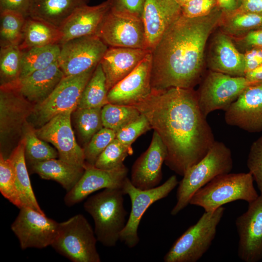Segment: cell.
I'll use <instances>...</instances> for the list:
<instances>
[{"label":"cell","instance_id":"obj_37","mask_svg":"<svg viewBox=\"0 0 262 262\" xmlns=\"http://www.w3.org/2000/svg\"><path fill=\"white\" fill-rule=\"evenodd\" d=\"M101 109L77 108L73 112L76 128L85 145L102 128Z\"/></svg>","mask_w":262,"mask_h":262},{"label":"cell","instance_id":"obj_12","mask_svg":"<svg viewBox=\"0 0 262 262\" xmlns=\"http://www.w3.org/2000/svg\"><path fill=\"white\" fill-rule=\"evenodd\" d=\"M19 209L11 228L21 249H42L51 246L57 234L59 223L29 207Z\"/></svg>","mask_w":262,"mask_h":262},{"label":"cell","instance_id":"obj_50","mask_svg":"<svg viewBox=\"0 0 262 262\" xmlns=\"http://www.w3.org/2000/svg\"><path fill=\"white\" fill-rule=\"evenodd\" d=\"M244 77L251 84L262 82V63L254 69L246 73Z\"/></svg>","mask_w":262,"mask_h":262},{"label":"cell","instance_id":"obj_19","mask_svg":"<svg viewBox=\"0 0 262 262\" xmlns=\"http://www.w3.org/2000/svg\"><path fill=\"white\" fill-rule=\"evenodd\" d=\"M151 66V51L133 71L108 92L109 103L134 105L149 96L152 91Z\"/></svg>","mask_w":262,"mask_h":262},{"label":"cell","instance_id":"obj_24","mask_svg":"<svg viewBox=\"0 0 262 262\" xmlns=\"http://www.w3.org/2000/svg\"><path fill=\"white\" fill-rule=\"evenodd\" d=\"M112 2L107 0L97 5L85 4L78 8L60 29L62 34L60 45L75 38L95 34Z\"/></svg>","mask_w":262,"mask_h":262},{"label":"cell","instance_id":"obj_6","mask_svg":"<svg viewBox=\"0 0 262 262\" xmlns=\"http://www.w3.org/2000/svg\"><path fill=\"white\" fill-rule=\"evenodd\" d=\"M225 207L205 212L194 225L190 226L174 243L164 257V262H196L211 246L216 234Z\"/></svg>","mask_w":262,"mask_h":262},{"label":"cell","instance_id":"obj_40","mask_svg":"<svg viewBox=\"0 0 262 262\" xmlns=\"http://www.w3.org/2000/svg\"><path fill=\"white\" fill-rule=\"evenodd\" d=\"M116 138V132L102 128L97 132L83 148L85 163L94 165L102 152Z\"/></svg>","mask_w":262,"mask_h":262},{"label":"cell","instance_id":"obj_41","mask_svg":"<svg viewBox=\"0 0 262 262\" xmlns=\"http://www.w3.org/2000/svg\"><path fill=\"white\" fill-rule=\"evenodd\" d=\"M151 129L147 117L141 114L136 119L116 132L115 138L123 145L131 147L132 144L138 137Z\"/></svg>","mask_w":262,"mask_h":262},{"label":"cell","instance_id":"obj_15","mask_svg":"<svg viewBox=\"0 0 262 262\" xmlns=\"http://www.w3.org/2000/svg\"><path fill=\"white\" fill-rule=\"evenodd\" d=\"M34 106L20 93L17 85L0 87V146L22 135Z\"/></svg>","mask_w":262,"mask_h":262},{"label":"cell","instance_id":"obj_44","mask_svg":"<svg viewBox=\"0 0 262 262\" xmlns=\"http://www.w3.org/2000/svg\"><path fill=\"white\" fill-rule=\"evenodd\" d=\"M145 0H112L111 10L142 19Z\"/></svg>","mask_w":262,"mask_h":262},{"label":"cell","instance_id":"obj_48","mask_svg":"<svg viewBox=\"0 0 262 262\" xmlns=\"http://www.w3.org/2000/svg\"><path fill=\"white\" fill-rule=\"evenodd\" d=\"M217 6L224 15H228L238 11L242 0H216Z\"/></svg>","mask_w":262,"mask_h":262},{"label":"cell","instance_id":"obj_28","mask_svg":"<svg viewBox=\"0 0 262 262\" xmlns=\"http://www.w3.org/2000/svg\"><path fill=\"white\" fill-rule=\"evenodd\" d=\"M12 166L16 186L22 207L32 208L41 213L32 187L25 157V140L22 137L8 158Z\"/></svg>","mask_w":262,"mask_h":262},{"label":"cell","instance_id":"obj_34","mask_svg":"<svg viewBox=\"0 0 262 262\" xmlns=\"http://www.w3.org/2000/svg\"><path fill=\"white\" fill-rule=\"evenodd\" d=\"M22 50L19 46L0 48V86L17 85L19 82Z\"/></svg>","mask_w":262,"mask_h":262},{"label":"cell","instance_id":"obj_46","mask_svg":"<svg viewBox=\"0 0 262 262\" xmlns=\"http://www.w3.org/2000/svg\"><path fill=\"white\" fill-rule=\"evenodd\" d=\"M31 0H0V11H14L19 13L27 17Z\"/></svg>","mask_w":262,"mask_h":262},{"label":"cell","instance_id":"obj_4","mask_svg":"<svg viewBox=\"0 0 262 262\" xmlns=\"http://www.w3.org/2000/svg\"><path fill=\"white\" fill-rule=\"evenodd\" d=\"M233 168L230 149L223 142L215 141L206 155L190 167L179 182L177 201L171 211L176 215L189 204L194 194L213 178L230 173Z\"/></svg>","mask_w":262,"mask_h":262},{"label":"cell","instance_id":"obj_23","mask_svg":"<svg viewBox=\"0 0 262 262\" xmlns=\"http://www.w3.org/2000/svg\"><path fill=\"white\" fill-rule=\"evenodd\" d=\"M151 51L147 49L110 47L100 62L108 92L133 71Z\"/></svg>","mask_w":262,"mask_h":262},{"label":"cell","instance_id":"obj_25","mask_svg":"<svg viewBox=\"0 0 262 262\" xmlns=\"http://www.w3.org/2000/svg\"><path fill=\"white\" fill-rule=\"evenodd\" d=\"M64 76L57 61L20 80L17 87L20 93L35 105L45 100Z\"/></svg>","mask_w":262,"mask_h":262},{"label":"cell","instance_id":"obj_1","mask_svg":"<svg viewBox=\"0 0 262 262\" xmlns=\"http://www.w3.org/2000/svg\"><path fill=\"white\" fill-rule=\"evenodd\" d=\"M133 106L161 137L167 152L164 163L179 175L183 176L200 161L215 141L194 88L152 90L149 96Z\"/></svg>","mask_w":262,"mask_h":262},{"label":"cell","instance_id":"obj_39","mask_svg":"<svg viewBox=\"0 0 262 262\" xmlns=\"http://www.w3.org/2000/svg\"><path fill=\"white\" fill-rule=\"evenodd\" d=\"M0 192L10 202L20 209L22 205L16 186L14 173L8 158L0 154Z\"/></svg>","mask_w":262,"mask_h":262},{"label":"cell","instance_id":"obj_49","mask_svg":"<svg viewBox=\"0 0 262 262\" xmlns=\"http://www.w3.org/2000/svg\"><path fill=\"white\" fill-rule=\"evenodd\" d=\"M241 11L262 13V0H242Z\"/></svg>","mask_w":262,"mask_h":262},{"label":"cell","instance_id":"obj_17","mask_svg":"<svg viewBox=\"0 0 262 262\" xmlns=\"http://www.w3.org/2000/svg\"><path fill=\"white\" fill-rule=\"evenodd\" d=\"M226 123L250 132L262 131V82L248 85L225 111Z\"/></svg>","mask_w":262,"mask_h":262},{"label":"cell","instance_id":"obj_3","mask_svg":"<svg viewBox=\"0 0 262 262\" xmlns=\"http://www.w3.org/2000/svg\"><path fill=\"white\" fill-rule=\"evenodd\" d=\"M122 188H106L89 197L83 207L93 218L98 241L107 247H114L127 223Z\"/></svg>","mask_w":262,"mask_h":262},{"label":"cell","instance_id":"obj_10","mask_svg":"<svg viewBox=\"0 0 262 262\" xmlns=\"http://www.w3.org/2000/svg\"><path fill=\"white\" fill-rule=\"evenodd\" d=\"M250 84L245 77L209 70L196 91L202 114L206 117L215 110L225 111Z\"/></svg>","mask_w":262,"mask_h":262},{"label":"cell","instance_id":"obj_35","mask_svg":"<svg viewBox=\"0 0 262 262\" xmlns=\"http://www.w3.org/2000/svg\"><path fill=\"white\" fill-rule=\"evenodd\" d=\"M26 18L24 15L16 12H0V48L19 46Z\"/></svg>","mask_w":262,"mask_h":262},{"label":"cell","instance_id":"obj_51","mask_svg":"<svg viewBox=\"0 0 262 262\" xmlns=\"http://www.w3.org/2000/svg\"><path fill=\"white\" fill-rule=\"evenodd\" d=\"M180 6L184 5L192 0H176Z\"/></svg>","mask_w":262,"mask_h":262},{"label":"cell","instance_id":"obj_33","mask_svg":"<svg viewBox=\"0 0 262 262\" xmlns=\"http://www.w3.org/2000/svg\"><path fill=\"white\" fill-rule=\"evenodd\" d=\"M25 140V157L27 165H31L59 157L58 151L37 136L35 128L28 121L22 133Z\"/></svg>","mask_w":262,"mask_h":262},{"label":"cell","instance_id":"obj_9","mask_svg":"<svg viewBox=\"0 0 262 262\" xmlns=\"http://www.w3.org/2000/svg\"><path fill=\"white\" fill-rule=\"evenodd\" d=\"M176 175L170 177L163 184L156 187L141 190L135 187L127 177L122 190L124 195L129 196L131 202V210L126 225L121 232L120 240L130 248L139 243L138 227L145 212L155 202L166 197L178 185Z\"/></svg>","mask_w":262,"mask_h":262},{"label":"cell","instance_id":"obj_27","mask_svg":"<svg viewBox=\"0 0 262 262\" xmlns=\"http://www.w3.org/2000/svg\"><path fill=\"white\" fill-rule=\"evenodd\" d=\"M30 167L32 173L38 174L42 179L57 181L67 192L78 182L85 169V167L56 158L40 162Z\"/></svg>","mask_w":262,"mask_h":262},{"label":"cell","instance_id":"obj_8","mask_svg":"<svg viewBox=\"0 0 262 262\" xmlns=\"http://www.w3.org/2000/svg\"><path fill=\"white\" fill-rule=\"evenodd\" d=\"M96 67L80 74L64 76L45 100L34 105L30 123L38 128L59 114L75 110Z\"/></svg>","mask_w":262,"mask_h":262},{"label":"cell","instance_id":"obj_20","mask_svg":"<svg viewBox=\"0 0 262 262\" xmlns=\"http://www.w3.org/2000/svg\"><path fill=\"white\" fill-rule=\"evenodd\" d=\"M166 147L154 131L147 149L134 163L130 180L136 187L148 190L158 186L162 180V166L167 156Z\"/></svg>","mask_w":262,"mask_h":262},{"label":"cell","instance_id":"obj_22","mask_svg":"<svg viewBox=\"0 0 262 262\" xmlns=\"http://www.w3.org/2000/svg\"><path fill=\"white\" fill-rule=\"evenodd\" d=\"M207 55L210 70L232 76L244 77V54L236 47L231 38L218 30L213 34Z\"/></svg>","mask_w":262,"mask_h":262},{"label":"cell","instance_id":"obj_42","mask_svg":"<svg viewBox=\"0 0 262 262\" xmlns=\"http://www.w3.org/2000/svg\"><path fill=\"white\" fill-rule=\"evenodd\" d=\"M247 166L262 195V136L252 144L247 159Z\"/></svg>","mask_w":262,"mask_h":262},{"label":"cell","instance_id":"obj_30","mask_svg":"<svg viewBox=\"0 0 262 262\" xmlns=\"http://www.w3.org/2000/svg\"><path fill=\"white\" fill-rule=\"evenodd\" d=\"M60 50L61 46L58 44L22 50L19 80L58 61Z\"/></svg>","mask_w":262,"mask_h":262},{"label":"cell","instance_id":"obj_5","mask_svg":"<svg viewBox=\"0 0 262 262\" xmlns=\"http://www.w3.org/2000/svg\"><path fill=\"white\" fill-rule=\"evenodd\" d=\"M254 181L249 172L220 175L197 190L192 196L189 204L210 212L236 200L250 203L259 196Z\"/></svg>","mask_w":262,"mask_h":262},{"label":"cell","instance_id":"obj_47","mask_svg":"<svg viewBox=\"0 0 262 262\" xmlns=\"http://www.w3.org/2000/svg\"><path fill=\"white\" fill-rule=\"evenodd\" d=\"M243 53L245 63V74L254 69L262 63V48L251 49Z\"/></svg>","mask_w":262,"mask_h":262},{"label":"cell","instance_id":"obj_14","mask_svg":"<svg viewBox=\"0 0 262 262\" xmlns=\"http://www.w3.org/2000/svg\"><path fill=\"white\" fill-rule=\"evenodd\" d=\"M73 112L68 111L57 115L41 127L35 128V132L40 139L53 145L59 159L85 167L84 150L77 143L71 127Z\"/></svg>","mask_w":262,"mask_h":262},{"label":"cell","instance_id":"obj_2","mask_svg":"<svg viewBox=\"0 0 262 262\" xmlns=\"http://www.w3.org/2000/svg\"><path fill=\"white\" fill-rule=\"evenodd\" d=\"M222 15L218 7L204 16L181 14L170 25L151 51L152 90L194 88L203 73L207 42Z\"/></svg>","mask_w":262,"mask_h":262},{"label":"cell","instance_id":"obj_18","mask_svg":"<svg viewBox=\"0 0 262 262\" xmlns=\"http://www.w3.org/2000/svg\"><path fill=\"white\" fill-rule=\"evenodd\" d=\"M128 168L124 164L114 169L106 170L86 164L83 175L65 196V204L72 206L101 189L122 188L128 177Z\"/></svg>","mask_w":262,"mask_h":262},{"label":"cell","instance_id":"obj_21","mask_svg":"<svg viewBox=\"0 0 262 262\" xmlns=\"http://www.w3.org/2000/svg\"><path fill=\"white\" fill-rule=\"evenodd\" d=\"M181 14V6L176 0H145L142 19L148 49H153Z\"/></svg>","mask_w":262,"mask_h":262},{"label":"cell","instance_id":"obj_7","mask_svg":"<svg viewBox=\"0 0 262 262\" xmlns=\"http://www.w3.org/2000/svg\"><path fill=\"white\" fill-rule=\"evenodd\" d=\"M97 241L89 222L82 214H77L59 223L57 234L51 246L73 262H100Z\"/></svg>","mask_w":262,"mask_h":262},{"label":"cell","instance_id":"obj_43","mask_svg":"<svg viewBox=\"0 0 262 262\" xmlns=\"http://www.w3.org/2000/svg\"><path fill=\"white\" fill-rule=\"evenodd\" d=\"M218 7L216 0H192L181 6L182 15L195 18L209 15Z\"/></svg>","mask_w":262,"mask_h":262},{"label":"cell","instance_id":"obj_11","mask_svg":"<svg viewBox=\"0 0 262 262\" xmlns=\"http://www.w3.org/2000/svg\"><path fill=\"white\" fill-rule=\"evenodd\" d=\"M60 46L58 63L65 76L80 74L96 67L108 49L95 34L75 38Z\"/></svg>","mask_w":262,"mask_h":262},{"label":"cell","instance_id":"obj_36","mask_svg":"<svg viewBox=\"0 0 262 262\" xmlns=\"http://www.w3.org/2000/svg\"><path fill=\"white\" fill-rule=\"evenodd\" d=\"M140 115V111L133 105L108 103L101 109L103 127L111 129L115 132L136 119Z\"/></svg>","mask_w":262,"mask_h":262},{"label":"cell","instance_id":"obj_32","mask_svg":"<svg viewBox=\"0 0 262 262\" xmlns=\"http://www.w3.org/2000/svg\"><path fill=\"white\" fill-rule=\"evenodd\" d=\"M106 78L99 63L86 84L77 108H102L109 103Z\"/></svg>","mask_w":262,"mask_h":262},{"label":"cell","instance_id":"obj_16","mask_svg":"<svg viewBox=\"0 0 262 262\" xmlns=\"http://www.w3.org/2000/svg\"><path fill=\"white\" fill-rule=\"evenodd\" d=\"M239 236L238 256L245 262L262 260V195L248 203L247 210L235 220Z\"/></svg>","mask_w":262,"mask_h":262},{"label":"cell","instance_id":"obj_45","mask_svg":"<svg viewBox=\"0 0 262 262\" xmlns=\"http://www.w3.org/2000/svg\"><path fill=\"white\" fill-rule=\"evenodd\" d=\"M231 38L237 49L242 53L253 48L262 49V27Z\"/></svg>","mask_w":262,"mask_h":262},{"label":"cell","instance_id":"obj_26","mask_svg":"<svg viewBox=\"0 0 262 262\" xmlns=\"http://www.w3.org/2000/svg\"><path fill=\"white\" fill-rule=\"evenodd\" d=\"M88 0H31L28 16L60 29L68 17ZM27 16V17H28Z\"/></svg>","mask_w":262,"mask_h":262},{"label":"cell","instance_id":"obj_29","mask_svg":"<svg viewBox=\"0 0 262 262\" xmlns=\"http://www.w3.org/2000/svg\"><path fill=\"white\" fill-rule=\"evenodd\" d=\"M60 30L43 21L27 17L22 41L21 50L37 47L59 44L62 39Z\"/></svg>","mask_w":262,"mask_h":262},{"label":"cell","instance_id":"obj_38","mask_svg":"<svg viewBox=\"0 0 262 262\" xmlns=\"http://www.w3.org/2000/svg\"><path fill=\"white\" fill-rule=\"evenodd\" d=\"M131 147H128L116 138L102 152L94 166L102 169H112L122 165L125 158L132 154Z\"/></svg>","mask_w":262,"mask_h":262},{"label":"cell","instance_id":"obj_13","mask_svg":"<svg viewBox=\"0 0 262 262\" xmlns=\"http://www.w3.org/2000/svg\"><path fill=\"white\" fill-rule=\"evenodd\" d=\"M110 47L147 49L142 19L110 10L95 34Z\"/></svg>","mask_w":262,"mask_h":262},{"label":"cell","instance_id":"obj_31","mask_svg":"<svg viewBox=\"0 0 262 262\" xmlns=\"http://www.w3.org/2000/svg\"><path fill=\"white\" fill-rule=\"evenodd\" d=\"M219 30L230 37H236L262 27V13L238 10L228 15H222Z\"/></svg>","mask_w":262,"mask_h":262}]
</instances>
